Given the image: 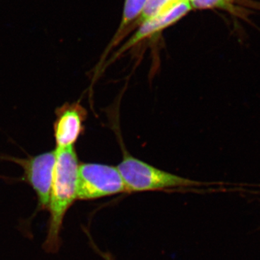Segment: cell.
Segmentation results:
<instances>
[{"label": "cell", "mask_w": 260, "mask_h": 260, "mask_svg": "<svg viewBox=\"0 0 260 260\" xmlns=\"http://www.w3.org/2000/svg\"><path fill=\"white\" fill-rule=\"evenodd\" d=\"M56 160L48 210L49 215L44 250L57 252L61 245V231L68 210L77 200L80 162L74 146L56 148Z\"/></svg>", "instance_id": "1"}, {"label": "cell", "mask_w": 260, "mask_h": 260, "mask_svg": "<svg viewBox=\"0 0 260 260\" xmlns=\"http://www.w3.org/2000/svg\"><path fill=\"white\" fill-rule=\"evenodd\" d=\"M116 168L126 191L164 190L203 185V182L165 172L128 153L124 155Z\"/></svg>", "instance_id": "2"}, {"label": "cell", "mask_w": 260, "mask_h": 260, "mask_svg": "<svg viewBox=\"0 0 260 260\" xmlns=\"http://www.w3.org/2000/svg\"><path fill=\"white\" fill-rule=\"evenodd\" d=\"M126 191L116 167L91 162L80 164L77 200H96Z\"/></svg>", "instance_id": "3"}, {"label": "cell", "mask_w": 260, "mask_h": 260, "mask_svg": "<svg viewBox=\"0 0 260 260\" xmlns=\"http://www.w3.org/2000/svg\"><path fill=\"white\" fill-rule=\"evenodd\" d=\"M19 164L23 170L22 180L35 191L40 210H48L50 199L51 183L56 160L55 150L27 158H7Z\"/></svg>", "instance_id": "4"}, {"label": "cell", "mask_w": 260, "mask_h": 260, "mask_svg": "<svg viewBox=\"0 0 260 260\" xmlns=\"http://www.w3.org/2000/svg\"><path fill=\"white\" fill-rule=\"evenodd\" d=\"M87 112L78 103L64 104L56 110L54 135L56 148L74 146L84 131Z\"/></svg>", "instance_id": "5"}, {"label": "cell", "mask_w": 260, "mask_h": 260, "mask_svg": "<svg viewBox=\"0 0 260 260\" xmlns=\"http://www.w3.org/2000/svg\"><path fill=\"white\" fill-rule=\"evenodd\" d=\"M191 10H192V8L190 2L189 0H184L167 11L164 12L145 22L138 27V30L128 39L127 42L121 46L119 51L116 52V57L121 55L122 53L125 52L132 47H135L138 43L153 37L155 34L161 32L164 29L177 23L190 12Z\"/></svg>", "instance_id": "6"}, {"label": "cell", "mask_w": 260, "mask_h": 260, "mask_svg": "<svg viewBox=\"0 0 260 260\" xmlns=\"http://www.w3.org/2000/svg\"><path fill=\"white\" fill-rule=\"evenodd\" d=\"M181 1L184 0H148L139 16L126 29L125 36L134 29L138 28L145 22L164 12L167 11Z\"/></svg>", "instance_id": "7"}, {"label": "cell", "mask_w": 260, "mask_h": 260, "mask_svg": "<svg viewBox=\"0 0 260 260\" xmlns=\"http://www.w3.org/2000/svg\"><path fill=\"white\" fill-rule=\"evenodd\" d=\"M148 0H125L122 20L116 31L115 36L111 42V47L116 45L121 39L125 36L128 27L139 16Z\"/></svg>", "instance_id": "8"}, {"label": "cell", "mask_w": 260, "mask_h": 260, "mask_svg": "<svg viewBox=\"0 0 260 260\" xmlns=\"http://www.w3.org/2000/svg\"><path fill=\"white\" fill-rule=\"evenodd\" d=\"M192 9H221L233 14L242 13L235 5L236 0H189Z\"/></svg>", "instance_id": "9"}, {"label": "cell", "mask_w": 260, "mask_h": 260, "mask_svg": "<svg viewBox=\"0 0 260 260\" xmlns=\"http://www.w3.org/2000/svg\"><path fill=\"white\" fill-rule=\"evenodd\" d=\"M104 257L105 258L106 260H114L110 256H108L107 254H105V255L104 256Z\"/></svg>", "instance_id": "10"}]
</instances>
